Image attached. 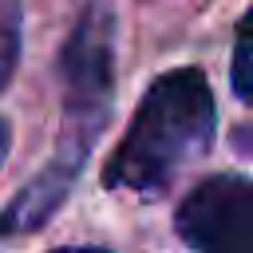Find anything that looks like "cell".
<instances>
[{
  "mask_svg": "<svg viewBox=\"0 0 253 253\" xmlns=\"http://www.w3.org/2000/svg\"><path fill=\"white\" fill-rule=\"evenodd\" d=\"M51 253H111V249H99V245H63V249H51Z\"/></svg>",
  "mask_w": 253,
  "mask_h": 253,
  "instance_id": "7",
  "label": "cell"
},
{
  "mask_svg": "<svg viewBox=\"0 0 253 253\" xmlns=\"http://www.w3.org/2000/svg\"><path fill=\"white\" fill-rule=\"evenodd\" d=\"M24 43V0H0V95L8 91Z\"/></svg>",
  "mask_w": 253,
  "mask_h": 253,
  "instance_id": "4",
  "label": "cell"
},
{
  "mask_svg": "<svg viewBox=\"0 0 253 253\" xmlns=\"http://www.w3.org/2000/svg\"><path fill=\"white\" fill-rule=\"evenodd\" d=\"M174 229L194 253H253V178L213 174L174 210Z\"/></svg>",
  "mask_w": 253,
  "mask_h": 253,
  "instance_id": "3",
  "label": "cell"
},
{
  "mask_svg": "<svg viewBox=\"0 0 253 253\" xmlns=\"http://www.w3.org/2000/svg\"><path fill=\"white\" fill-rule=\"evenodd\" d=\"M8 146H12V123L0 115V166H4V158H8Z\"/></svg>",
  "mask_w": 253,
  "mask_h": 253,
  "instance_id": "6",
  "label": "cell"
},
{
  "mask_svg": "<svg viewBox=\"0 0 253 253\" xmlns=\"http://www.w3.org/2000/svg\"><path fill=\"white\" fill-rule=\"evenodd\" d=\"M233 91L253 107V8L241 16L237 24V40H233V71H229Z\"/></svg>",
  "mask_w": 253,
  "mask_h": 253,
  "instance_id": "5",
  "label": "cell"
},
{
  "mask_svg": "<svg viewBox=\"0 0 253 253\" xmlns=\"http://www.w3.org/2000/svg\"><path fill=\"white\" fill-rule=\"evenodd\" d=\"M59 87H63V130L51 150V166L71 178L83 174L91 146L99 142L111 99H115V8L111 0H87L59 47Z\"/></svg>",
  "mask_w": 253,
  "mask_h": 253,
  "instance_id": "2",
  "label": "cell"
},
{
  "mask_svg": "<svg viewBox=\"0 0 253 253\" xmlns=\"http://www.w3.org/2000/svg\"><path fill=\"white\" fill-rule=\"evenodd\" d=\"M213 119V91L198 67H174L158 75L134 107L126 134L111 150L103 166V186L158 198L186 162L210 150Z\"/></svg>",
  "mask_w": 253,
  "mask_h": 253,
  "instance_id": "1",
  "label": "cell"
}]
</instances>
